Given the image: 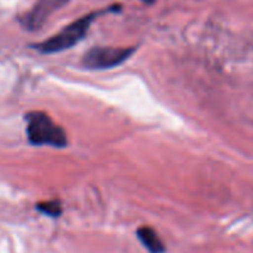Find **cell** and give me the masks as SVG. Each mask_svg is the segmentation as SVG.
Wrapping results in <instances>:
<instances>
[{"mask_svg":"<svg viewBox=\"0 0 253 253\" xmlns=\"http://www.w3.org/2000/svg\"><path fill=\"white\" fill-rule=\"evenodd\" d=\"M70 0H38L33 8L23 15L21 24L29 32H36L45 26L52 14L64 8Z\"/></svg>","mask_w":253,"mask_h":253,"instance_id":"277c9868","label":"cell"},{"mask_svg":"<svg viewBox=\"0 0 253 253\" xmlns=\"http://www.w3.org/2000/svg\"><path fill=\"white\" fill-rule=\"evenodd\" d=\"M137 237L142 241V244L149 250V253H164L166 246L160 235L151 228V226H140L137 229Z\"/></svg>","mask_w":253,"mask_h":253,"instance_id":"5b68a950","label":"cell"},{"mask_svg":"<svg viewBox=\"0 0 253 253\" xmlns=\"http://www.w3.org/2000/svg\"><path fill=\"white\" fill-rule=\"evenodd\" d=\"M121 11H122L121 5H113V6H107L101 11H94L88 15L81 17L75 23L66 26L64 29H61L57 35L51 36L49 39H46L41 43L32 45V48H35L36 51H39L42 54H55V52L66 51V49L78 45L86 36V33H88V30H89V27L95 18H98L104 14L121 12Z\"/></svg>","mask_w":253,"mask_h":253,"instance_id":"6da1fadb","label":"cell"},{"mask_svg":"<svg viewBox=\"0 0 253 253\" xmlns=\"http://www.w3.org/2000/svg\"><path fill=\"white\" fill-rule=\"evenodd\" d=\"M142 2H145V3H154V2H157V0H142Z\"/></svg>","mask_w":253,"mask_h":253,"instance_id":"52a82bcc","label":"cell"},{"mask_svg":"<svg viewBox=\"0 0 253 253\" xmlns=\"http://www.w3.org/2000/svg\"><path fill=\"white\" fill-rule=\"evenodd\" d=\"M134 52V46H94L84 55L82 66L91 70L112 69L125 63Z\"/></svg>","mask_w":253,"mask_h":253,"instance_id":"3957f363","label":"cell"},{"mask_svg":"<svg viewBox=\"0 0 253 253\" xmlns=\"http://www.w3.org/2000/svg\"><path fill=\"white\" fill-rule=\"evenodd\" d=\"M39 211L52 216V217H58L61 214V204L58 201H46V203H39L38 204Z\"/></svg>","mask_w":253,"mask_h":253,"instance_id":"8992f818","label":"cell"},{"mask_svg":"<svg viewBox=\"0 0 253 253\" xmlns=\"http://www.w3.org/2000/svg\"><path fill=\"white\" fill-rule=\"evenodd\" d=\"M27 119V136L32 145L64 148L67 145V137L61 126H58L46 113L43 112H30L26 116Z\"/></svg>","mask_w":253,"mask_h":253,"instance_id":"7a4b0ae2","label":"cell"}]
</instances>
